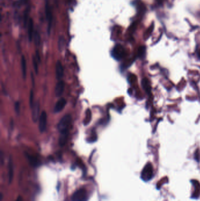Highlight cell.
I'll list each match as a JSON object with an SVG mask.
<instances>
[{
	"instance_id": "1",
	"label": "cell",
	"mask_w": 200,
	"mask_h": 201,
	"mask_svg": "<svg viewBox=\"0 0 200 201\" xmlns=\"http://www.w3.org/2000/svg\"><path fill=\"white\" fill-rule=\"evenodd\" d=\"M71 122V116L70 115H65L59 122L58 129L60 132L68 131L69 125Z\"/></svg>"
},
{
	"instance_id": "2",
	"label": "cell",
	"mask_w": 200,
	"mask_h": 201,
	"mask_svg": "<svg viewBox=\"0 0 200 201\" xmlns=\"http://www.w3.org/2000/svg\"><path fill=\"white\" fill-rule=\"evenodd\" d=\"M72 201H87L88 196L86 190L81 188L76 190L72 196Z\"/></svg>"
},
{
	"instance_id": "3",
	"label": "cell",
	"mask_w": 200,
	"mask_h": 201,
	"mask_svg": "<svg viewBox=\"0 0 200 201\" xmlns=\"http://www.w3.org/2000/svg\"><path fill=\"white\" fill-rule=\"evenodd\" d=\"M153 167L150 163H148L146 165L144 168H143L141 177L144 181H148L150 180L153 176Z\"/></svg>"
},
{
	"instance_id": "4",
	"label": "cell",
	"mask_w": 200,
	"mask_h": 201,
	"mask_svg": "<svg viewBox=\"0 0 200 201\" xmlns=\"http://www.w3.org/2000/svg\"><path fill=\"white\" fill-rule=\"evenodd\" d=\"M45 14H46V21L48 23V32L49 34L51 31V26H52V11L51 10V7L49 6V4L48 0H46V3H45Z\"/></svg>"
},
{
	"instance_id": "5",
	"label": "cell",
	"mask_w": 200,
	"mask_h": 201,
	"mask_svg": "<svg viewBox=\"0 0 200 201\" xmlns=\"http://www.w3.org/2000/svg\"><path fill=\"white\" fill-rule=\"evenodd\" d=\"M125 52L123 47L118 44L116 45L112 51V55L116 59H120L125 55Z\"/></svg>"
},
{
	"instance_id": "6",
	"label": "cell",
	"mask_w": 200,
	"mask_h": 201,
	"mask_svg": "<svg viewBox=\"0 0 200 201\" xmlns=\"http://www.w3.org/2000/svg\"><path fill=\"white\" fill-rule=\"evenodd\" d=\"M47 124V114L45 111H42L39 117V129L41 132H44L46 128Z\"/></svg>"
},
{
	"instance_id": "7",
	"label": "cell",
	"mask_w": 200,
	"mask_h": 201,
	"mask_svg": "<svg viewBox=\"0 0 200 201\" xmlns=\"http://www.w3.org/2000/svg\"><path fill=\"white\" fill-rule=\"evenodd\" d=\"M32 108V120L34 122H37L38 121L39 114V102H36L34 103Z\"/></svg>"
},
{
	"instance_id": "8",
	"label": "cell",
	"mask_w": 200,
	"mask_h": 201,
	"mask_svg": "<svg viewBox=\"0 0 200 201\" xmlns=\"http://www.w3.org/2000/svg\"><path fill=\"white\" fill-rule=\"evenodd\" d=\"M66 104V100L65 98H61L56 103L55 108H54V112L55 113H59L61 112L65 107Z\"/></svg>"
},
{
	"instance_id": "9",
	"label": "cell",
	"mask_w": 200,
	"mask_h": 201,
	"mask_svg": "<svg viewBox=\"0 0 200 201\" xmlns=\"http://www.w3.org/2000/svg\"><path fill=\"white\" fill-rule=\"evenodd\" d=\"M56 75L58 80H61L63 75V68L60 61H58L56 65Z\"/></svg>"
},
{
	"instance_id": "10",
	"label": "cell",
	"mask_w": 200,
	"mask_h": 201,
	"mask_svg": "<svg viewBox=\"0 0 200 201\" xmlns=\"http://www.w3.org/2000/svg\"><path fill=\"white\" fill-rule=\"evenodd\" d=\"M65 88V83L63 81L59 80V81L57 83L56 87H55V94L57 96H60L63 92Z\"/></svg>"
},
{
	"instance_id": "11",
	"label": "cell",
	"mask_w": 200,
	"mask_h": 201,
	"mask_svg": "<svg viewBox=\"0 0 200 201\" xmlns=\"http://www.w3.org/2000/svg\"><path fill=\"white\" fill-rule=\"evenodd\" d=\"M68 131L61 132V135H60L59 140V143L60 146L63 147L65 145L66 141L68 139Z\"/></svg>"
},
{
	"instance_id": "12",
	"label": "cell",
	"mask_w": 200,
	"mask_h": 201,
	"mask_svg": "<svg viewBox=\"0 0 200 201\" xmlns=\"http://www.w3.org/2000/svg\"><path fill=\"white\" fill-rule=\"evenodd\" d=\"M8 182L9 183H11L13 179L14 176V169H13V162L10 159L8 163Z\"/></svg>"
},
{
	"instance_id": "13",
	"label": "cell",
	"mask_w": 200,
	"mask_h": 201,
	"mask_svg": "<svg viewBox=\"0 0 200 201\" xmlns=\"http://www.w3.org/2000/svg\"><path fill=\"white\" fill-rule=\"evenodd\" d=\"M142 84L143 88L144 89V91L147 93H150V91H151V85H150V83L149 81L147 79H146V78H144L142 80Z\"/></svg>"
},
{
	"instance_id": "14",
	"label": "cell",
	"mask_w": 200,
	"mask_h": 201,
	"mask_svg": "<svg viewBox=\"0 0 200 201\" xmlns=\"http://www.w3.org/2000/svg\"><path fill=\"white\" fill-rule=\"evenodd\" d=\"M28 27V38H29L30 41H31L32 40V35H33V27H34L33 22H32V19H30L29 20Z\"/></svg>"
},
{
	"instance_id": "15",
	"label": "cell",
	"mask_w": 200,
	"mask_h": 201,
	"mask_svg": "<svg viewBox=\"0 0 200 201\" xmlns=\"http://www.w3.org/2000/svg\"><path fill=\"white\" fill-rule=\"evenodd\" d=\"M26 60L25 58V57L24 55L22 56L21 58V70H22V73H23V76L25 78L26 76Z\"/></svg>"
},
{
	"instance_id": "16",
	"label": "cell",
	"mask_w": 200,
	"mask_h": 201,
	"mask_svg": "<svg viewBox=\"0 0 200 201\" xmlns=\"http://www.w3.org/2000/svg\"><path fill=\"white\" fill-rule=\"evenodd\" d=\"M27 158L30 161V163H31V165L33 166H37L38 165V161L37 160V159L34 156H31L30 155H27Z\"/></svg>"
},
{
	"instance_id": "17",
	"label": "cell",
	"mask_w": 200,
	"mask_h": 201,
	"mask_svg": "<svg viewBox=\"0 0 200 201\" xmlns=\"http://www.w3.org/2000/svg\"><path fill=\"white\" fill-rule=\"evenodd\" d=\"M146 54V48L144 47H142L139 49V52H138V54H139V57H143Z\"/></svg>"
},
{
	"instance_id": "18",
	"label": "cell",
	"mask_w": 200,
	"mask_h": 201,
	"mask_svg": "<svg viewBox=\"0 0 200 201\" xmlns=\"http://www.w3.org/2000/svg\"><path fill=\"white\" fill-rule=\"evenodd\" d=\"M32 62H33V65L34 67V69L35 72L37 74L38 73V60L36 59V58L35 57H33V59H32Z\"/></svg>"
},
{
	"instance_id": "19",
	"label": "cell",
	"mask_w": 200,
	"mask_h": 201,
	"mask_svg": "<svg viewBox=\"0 0 200 201\" xmlns=\"http://www.w3.org/2000/svg\"><path fill=\"white\" fill-rule=\"evenodd\" d=\"M33 102H34V93H33V91L31 90L30 92V104L31 107H32L34 104Z\"/></svg>"
},
{
	"instance_id": "20",
	"label": "cell",
	"mask_w": 200,
	"mask_h": 201,
	"mask_svg": "<svg viewBox=\"0 0 200 201\" xmlns=\"http://www.w3.org/2000/svg\"><path fill=\"white\" fill-rule=\"evenodd\" d=\"M34 40H35V42L37 45H38L40 41V37L39 35V34L37 32H35L34 34Z\"/></svg>"
},
{
	"instance_id": "21",
	"label": "cell",
	"mask_w": 200,
	"mask_h": 201,
	"mask_svg": "<svg viewBox=\"0 0 200 201\" xmlns=\"http://www.w3.org/2000/svg\"><path fill=\"white\" fill-rule=\"evenodd\" d=\"M15 110L16 111V113L18 114L20 113V104L19 102H17L15 104Z\"/></svg>"
},
{
	"instance_id": "22",
	"label": "cell",
	"mask_w": 200,
	"mask_h": 201,
	"mask_svg": "<svg viewBox=\"0 0 200 201\" xmlns=\"http://www.w3.org/2000/svg\"><path fill=\"white\" fill-rule=\"evenodd\" d=\"M63 45H64V40H63V38L60 39L59 42V48L60 50H62Z\"/></svg>"
},
{
	"instance_id": "23",
	"label": "cell",
	"mask_w": 200,
	"mask_h": 201,
	"mask_svg": "<svg viewBox=\"0 0 200 201\" xmlns=\"http://www.w3.org/2000/svg\"><path fill=\"white\" fill-rule=\"evenodd\" d=\"M15 201H23V197L21 196H18L17 197V200Z\"/></svg>"
},
{
	"instance_id": "24",
	"label": "cell",
	"mask_w": 200,
	"mask_h": 201,
	"mask_svg": "<svg viewBox=\"0 0 200 201\" xmlns=\"http://www.w3.org/2000/svg\"><path fill=\"white\" fill-rule=\"evenodd\" d=\"M0 197H1V199H0V201H2V199L3 198V193H1V196H0Z\"/></svg>"
}]
</instances>
